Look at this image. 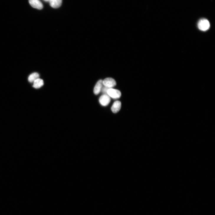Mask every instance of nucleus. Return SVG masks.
Masks as SVG:
<instances>
[{
    "label": "nucleus",
    "mask_w": 215,
    "mask_h": 215,
    "mask_svg": "<svg viewBox=\"0 0 215 215\" xmlns=\"http://www.w3.org/2000/svg\"><path fill=\"white\" fill-rule=\"evenodd\" d=\"M198 27L201 31H205L209 29L210 27V24L209 21L206 19L200 20L198 23Z\"/></svg>",
    "instance_id": "f257e3e1"
},
{
    "label": "nucleus",
    "mask_w": 215,
    "mask_h": 215,
    "mask_svg": "<svg viewBox=\"0 0 215 215\" xmlns=\"http://www.w3.org/2000/svg\"><path fill=\"white\" fill-rule=\"evenodd\" d=\"M30 5L33 8L39 10L43 9V5L40 0H29Z\"/></svg>",
    "instance_id": "f03ea898"
},
{
    "label": "nucleus",
    "mask_w": 215,
    "mask_h": 215,
    "mask_svg": "<svg viewBox=\"0 0 215 215\" xmlns=\"http://www.w3.org/2000/svg\"><path fill=\"white\" fill-rule=\"evenodd\" d=\"M107 94L110 97L114 99L119 98L121 96V93L120 91L115 89L110 88L109 89Z\"/></svg>",
    "instance_id": "7ed1b4c3"
},
{
    "label": "nucleus",
    "mask_w": 215,
    "mask_h": 215,
    "mask_svg": "<svg viewBox=\"0 0 215 215\" xmlns=\"http://www.w3.org/2000/svg\"><path fill=\"white\" fill-rule=\"evenodd\" d=\"M103 83L104 86L112 88L116 85L115 80L111 78H107L103 81Z\"/></svg>",
    "instance_id": "20e7f679"
},
{
    "label": "nucleus",
    "mask_w": 215,
    "mask_h": 215,
    "mask_svg": "<svg viewBox=\"0 0 215 215\" xmlns=\"http://www.w3.org/2000/svg\"><path fill=\"white\" fill-rule=\"evenodd\" d=\"M110 101V97L107 94H104L102 95L99 99L100 104L104 106L108 105Z\"/></svg>",
    "instance_id": "39448f33"
},
{
    "label": "nucleus",
    "mask_w": 215,
    "mask_h": 215,
    "mask_svg": "<svg viewBox=\"0 0 215 215\" xmlns=\"http://www.w3.org/2000/svg\"><path fill=\"white\" fill-rule=\"evenodd\" d=\"M63 0H50L49 2L50 6L54 9L60 8L62 5Z\"/></svg>",
    "instance_id": "423d86ee"
},
{
    "label": "nucleus",
    "mask_w": 215,
    "mask_h": 215,
    "mask_svg": "<svg viewBox=\"0 0 215 215\" xmlns=\"http://www.w3.org/2000/svg\"><path fill=\"white\" fill-rule=\"evenodd\" d=\"M103 85L102 80H100L97 82L93 89V92L95 95H98L101 91Z\"/></svg>",
    "instance_id": "0eeeda50"
},
{
    "label": "nucleus",
    "mask_w": 215,
    "mask_h": 215,
    "mask_svg": "<svg viewBox=\"0 0 215 215\" xmlns=\"http://www.w3.org/2000/svg\"><path fill=\"white\" fill-rule=\"evenodd\" d=\"M121 106L122 104L120 101H116L113 104L111 108V110L114 113H116L120 110Z\"/></svg>",
    "instance_id": "6e6552de"
},
{
    "label": "nucleus",
    "mask_w": 215,
    "mask_h": 215,
    "mask_svg": "<svg viewBox=\"0 0 215 215\" xmlns=\"http://www.w3.org/2000/svg\"><path fill=\"white\" fill-rule=\"evenodd\" d=\"M44 85V82L42 80L38 78L33 83V87L35 88H39Z\"/></svg>",
    "instance_id": "1a4fd4ad"
},
{
    "label": "nucleus",
    "mask_w": 215,
    "mask_h": 215,
    "mask_svg": "<svg viewBox=\"0 0 215 215\" xmlns=\"http://www.w3.org/2000/svg\"><path fill=\"white\" fill-rule=\"evenodd\" d=\"M39 74L36 73H34L30 75L29 77L28 81L31 83L34 82L39 78Z\"/></svg>",
    "instance_id": "9d476101"
},
{
    "label": "nucleus",
    "mask_w": 215,
    "mask_h": 215,
    "mask_svg": "<svg viewBox=\"0 0 215 215\" xmlns=\"http://www.w3.org/2000/svg\"><path fill=\"white\" fill-rule=\"evenodd\" d=\"M110 88L104 86L102 88L101 91L103 93H105L106 94H107L108 90Z\"/></svg>",
    "instance_id": "9b49d317"
},
{
    "label": "nucleus",
    "mask_w": 215,
    "mask_h": 215,
    "mask_svg": "<svg viewBox=\"0 0 215 215\" xmlns=\"http://www.w3.org/2000/svg\"><path fill=\"white\" fill-rule=\"evenodd\" d=\"M43 1L45 2H49L50 1V0H43Z\"/></svg>",
    "instance_id": "f8f14e48"
}]
</instances>
